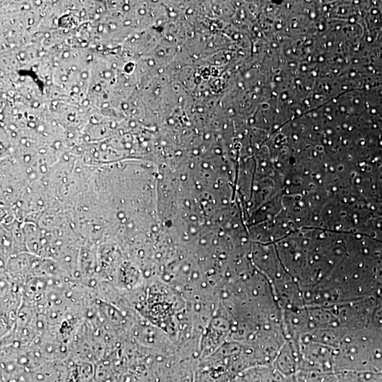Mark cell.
<instances>
[{
  "instance_id": "1",
  "label": "cell",
  "mask_w": 382,
  "mask_h": 382,
  "mask_svg": "<svg viewBox=\"0 0 382 382\" xmlns=\"http://www.w3.org/2000/svg\"><path fill=\"white\" fill-rule=\"evenodd\" d=\"M46 38H50V34H49V33H46Z\"/></svg>"
},
{
  "instance_id": "2",
  "label": "cell",
  "mask_w": 382,
  "mask_h": 382,
  "mask_svg": "<svg viewBox=\"0 0 382 382\" xmlns=\"http://www.w3.org/2000/svg\"><path fill=\"white\" fill-rule=\"evenodd\" d=\"M38 106V103H35V105H34L35 107H36V106Z\"/></svg>"
}]
</instances>
